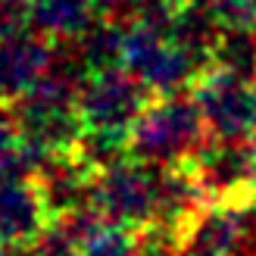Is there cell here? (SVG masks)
Masks as SVG:
<instances>
[{
  "label": "cell",
  "mask_w": 256,
  "mask_h": 256,
  "mask_svg": "<svg viewBox=\"0 0 256 256\" xmlns=\"http://www.w3.org/2000/svg\"><path fill=\"white\" fill-rule=\"evenodd\" d=\"M206 122L194 97H166L150 104L132 125V147L128 153L138 162L169 169L190 162L206 144Z\"/></svg>",
  "instance_id": "1"
},
{
  "label": "cell",
  "mask_w": 256,
  "mask_h": 256,
  "mask_svg": "<svg viewBox=\"0 0 256 256\" xmlns=\"http://www.w3.org/2000/svg\"><path fill=\"white\" fill-rule=\"evenodd\" d=\"M160 182L162 169L138 160H119L97 175L94 210L106 222L122 225L128 232H144L156 222L160 210Z\"/></svg>",
  "instance_id": "2"
},
{
  "label": "cell",
  "mask_w": 256,
  "mask_h": 256,
  "mask_svg": "<svg viewBox=\"0 0 256 256\" xmlns=\"http://www.w3.org/2000/svg\"><path fill=\"white\" fill-rule=\"evenodd\" d=\"M194 100L212 140L247 144L256 134V91L222 66L203 72L194 84Z\"/></svg>",
  "instance_id": "3"
},
{
  "label": "cell",
  "mask_w": 256,
  "mask_h": 256,
  "mask_svg": "<svg viewBox=\"0 0 256 256\" xmlns=\"http://www.w3.org/2000/svg\"><path fill=\"white\" fill-rule=\"evenodd\" d=\"M162 32L153 28L147 22H134L125 28V47H122V69L128 75L156 94L178 91L184 82H190V75L197 69V56L188 54L184 47H178L175 41L166 44Z\"/></svg>",
  "instance_id": "4"
},
{
  "label": "cell",
  "mask_w": 256,
  "mask_h": 256,
  "mask_svg": "<svg viewBox=\"0 0 256 256\" xmlns=\"http://www.w3.org/2000/svg\"><path fill=\"white\" fill-rule=\"evenodd\" d=\"M147 88L125 69H106L94 72L78 88V116L84 128L97 132H132V125L144 116L147 104Z\"/></svg>",
  "instance_id": "5"
},
{
  "label": "cell",
  "mask_w": 256,
  "mask_h": 256,
  "mask_svg": "<svg viewBox=\"0 0 256 256\" xmlns=\"http://www.w3.org/2000/svg\"><path fill=\"white\" fill-rule=\"evenodd\" d=\"M250 234V206L212 203L182 232V256H238Z\"/></svg>",
  "instance_id": "6"
},
{
  "label": "cell",
  "mask_w": 256,
  "mask_h": 256,
  "mask_svg": "<svg viewBox=\"0 0 256 256\" xmlns=\"http://www.w3.org/2000/svg\"><path fill=\"white\" fill-rule=\"evenodd\" d=\"M54 225L38 182H6L0 184V247L32 250Z\"/></svg>",
  "instance_id": "7"
},
{
  "label": "cell",
  "mask_w": 256,
  "mask_h": 256,
  "mask_svg": "<svg viewBox=\"0 0 256 256\" xmlns=\"http://www.w3.org/2000/svg\"><path fill=\"white\" fill-rule=\"evenodd\" d=\"M54 66L50 47L34 34H16L0 41V100H19Z\"/></svg>",
  "instance_id": "8"
},
{
  "label": "cell",
  "mask_w": 256,
  "mask_h": 256,
  "mask_svg": "<svg viewBox=\"0 0 256 256\" xmlns=\"http://www.w3.org/2000/svg\"><path fill=\"white\" fill-rule=\"evenodd\" d=\"M94 0H28V19L38 32L50 38H75L88 34Z\"/></svg>",
  "instance_id": "9"
},
{
  "label": "cell",
  "mask_w": 256,
  "mask_h": 256,
  "mask_svg": "<svg viewBox=\"0 0 256 256\" xmlns=\"http://www.w3.org/2000/svg\"><path fill=\"white\" fill-rule=\"evenodd\" d=\"M122 47H125V28H119L116 22H100L82 38L78 60L84 62V69L106 72L116 62H122Z\"/></svg>",
  "instance_id": "10"
},
{
  "label": "cell",
  "mask_w": 256,
  "mask_h": 256,
  "mask_svg": "<svg viewBox=\"0 0 256 256\" xmlns=\"http://www.w3.org/2000/svg\"><path fill=\"white\" fill-rule=\"evenodd\" d=\"M38 169H41V162L22 140L19 125L6 116H0V184L22 182Z\"/></svg>",
  "instance_id": "11"
},
{
  "label": "cell",
  "mask_w": 256,
  "mask_h": 256,
  "mask_svg": "<svg viewBox=\"0 0 256 256\" xmlns=\"http://www.w3.org/2000/svg\"><path fill=\"white\" fill-rule=\"evenodd\" d=\"M216 60L238 78H256V32H225L216 47Z\"/></svg>",
  "instance_id": "12"
},
{
  "label": "cell",
  "mask_w": 256,
  "mask_h": 256,
  "mask_svg": "<svg viewBox=\"0 0 256 256\" xmlns=\"http://www.w3.org/2000/svg\"><path fill=\"white\" fill-rule=\"evenodd\" d=\"M28 256H78V250H75V244L66 238V232L54 222L47 228V234L28 250Z\"/></svg>",
  "instance_id": "13"
},
{
  "label": "cell",
  "mask_w": 256,
  "mask_h": 256,
  "mask_svg": "<svg viewBox=\"0 0 256 256\" xmlns=\"http://www.w3.org/2000/svg\"><path fill=\"white\" fill-rule=\"evenodd\" d=\"M144 6V0H94V6L106 10V12H122V10H132V6Z\"/></svg>",
  "instance_id": "14"
},
{
  "label": "cell",
  "mask_w": 256,
  "mask_h": 256,
  "mask_svg": "<svg viewBox=\"0 0 256 256\" xmlns=\"http://www.w3.org/2000/svg\"><path fill=\"white\" fill-rule=\"evenodd\" d=\"M0 256H28V250H16V247H0Z\"/></svg>",
  "instance_id": "15"
},
{
  "label": "cell",
  "mask_w": 256,
  "mask_h": 256,
  "mask_svg": "<svg viewBox=\"0 0 256 256\" xmlns=\"http://www.w3.org/2000/svg\"><path fill=\"white\" fill-rule=\"evenodd\" d=\"M6 4H16V0H0V6H6Z\"/></svg>",
  "instance_id": "16"
}]
</instances>
